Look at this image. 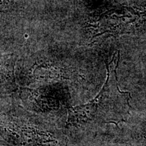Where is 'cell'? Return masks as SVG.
Here are the masks:
<instances>
[{"label": "cell", "mask_w": 146, "mask_h": 146, "mask_svg": "<svg viewBox=\"0 0 146 146\" xmlns=\"http://www.w3.org/2000/svg\"><path fill=\"white\" fill-rule=\"evenodd\" d=\"M118 60L119 54H115L110 63L107 64L106 81L96 98L86 104L69 110L70 122L80 123L106 118L117 123L123 121L130 115V94L120 91L118 86L116 68Z\"/></svg>", "instance_id": "obj_1"}, {"label": "cell", "mask_w": 146, "mask_h": 146, "mask_svg": "<svg viewBox=\"0 0 146 146\" xmlns=\"http://www.w3.org/2000/svg\"><path fill=\"white\" fill-rule=\"evenodd\" d=\"M104 19L100 21V28L102 33H123L130 32L133 29H135L139 23L141 16L132 12L130 10L121 11L120 13L113 12L108 13Z\"/></svg>", "instance_id": "obj_2"}, {"label": "cell", "mask_w": 146, "mask_h": 146, "mask_svg": "<svg viewBox=\"0 0 146 146\" xmlns=\"http://www.w3.org/2000/svg\"><path fill=\"white\" fill-rule=\"evenodd\" d=\"M13 66L11 58H0V80H3L5 76L10 75L12 72Z\"/></svg>", "instance_id": "obj_3"}, {"label": "cell", "mask_w": 146, "mask_h": 146, "mask_svg": "<svg viewBox=\"0 0 146 146\" xmlns=\"http://www.w3.org/2000/svg\"><path fill=\"white\" fill-rule=\"evenodd\" d=\"M8 0H0V10L3 9L5 7V5L7 4Z\"/></svg>", "instance_id": "obj_4"}]
</instances>
